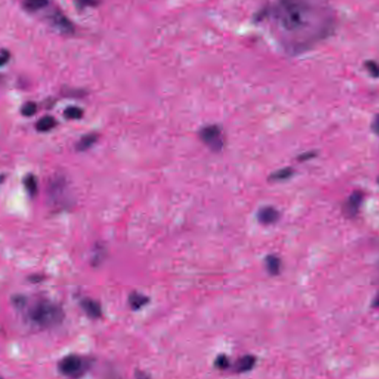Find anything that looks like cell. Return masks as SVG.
<instances>
[{"instance_id":"6da1fadb","label":"cell","mask_w":379,"mask_h":379,"mask_svg":"<svg viewBox=\"0 0 379 379\" xmlns=\"http://www.w3.org/2000/svg\"><path fill=\"white\" fill-rule=\"evenodd\" d=\"M256 20L267 23L278 42L289 53L308 50L333 28L328 7L308 1L271 3L258 12Z\"/></svg>"},{"instance_id":"7a4b0ae2","label":"cell","mask_w":379,"mask_h":379,"mask_svg":"<svg viewBox=\"0 0 379 379\" xmlns=\"http://www.w3.org/2000/svg\"><path fill=\"white\" fill-rule=\"evenodd\" d=\"M27 319L35 326L50 328L59 325L64 319L63 310L57 304L47 299L33 302L27 311Z\"/></svg>"},{"instance_id":"3957f363","label":"cell","mask_w":379,"mask_h":379,"mask_svg":"<svg viewBox=\"0 0 379 379\" xmlns=\"http://www.w3.org/2000/svg\"><path fill=\"white\" fill-rule=\"evenodd\" d=\"M90 367L88 359L82 356H66L59 361L58 369L59 373L66 378L76 379L80 378L87 372Z\"/></svg>"},{"instance_id":"277c9868","label":"cell","mask_w":379,"mask_h":379,"mask_svg":"<svg viewBox=\"0 0 379 379\" xmlns=\"http://www.w3.org/2000/svg\"><path fill=\"white\" fill-rule=\"evenodd\" d=\"M199 138L204 144L214 152L222 150L225 144V136L222 127L217 125H209L202 127L199 132Z\"/></svg>"},{"instance_id":"5b68a950","label":"cell","mask_w":379,"mask_h":379,"mask_svg":"<svg viewBox=\"0 0 379 379\" xmlns=\"http://www.w3.org/2000/svg\"><path fill=\"white\" fill-rule=\"evenodd\" d=\"M280 218V213L274 207L267 206L258 212V221L264 225H273Z\"/></svg>"},{"instance_id":"8992f818","label":"cell","mask_w":379,"mask_h":379,"mask_svg":"<svg viewBox=\"0 0 379 379\" xmlns=\"http://www.w3.org/2000/svg\"><path fill=\"white\" fill-rule=\"evenodd\" d=\"M81 307L86 314L92 319H98L102 316L100 305L91 299H83L80 302Z\"/></svg>"},{"instance_id":"52a82bcc","label":"cell","mask_w":379,"mask_h":379,"mask_svg":"<svg viewBox=\"0 0 379 379\" xmlns=\"http://www.w3.org/2000/svg\"><path fill=\"white\" fill-rule=\"evenodd\" d=\"M256 358L253 356L248 355L238 359L233 365L235 373L242 374L251 371L256 364Z\"/></svg>"},{"instance_id":"ba28073f","label":"cell","mask_w":379,"mask_h":379,"mask_svg":"<svg viewBox=\"0 0 379 379\" xmlns=\"http://www.w3.org/2000/svg\"><path fill=\"white\" fill-rule=\"evenodd\" d=\"M363 196L361 192H354L346 203L345 211L349 216H354L357 214L362 204Z\"/></svg>"},{"instance_id":"9c48e42d","label":"cell","mask_w":379,"mask_h":379,"mask_svg":"<svg viewBox=\"0 0 379 379\" xmlns=\"http://www.w3.org/2000/svg\"><path fill=\"white\" fill-rule=\"evenodd\" d=\"M265 266L270 274L276 276L280 273L282 261L275 255H269L265 259Z\"/></svg>"},{"instance_id":"30bf717a","label":"cell","mask_w":379,"mask_h":379,"mask_svg":"<svg viewBox=\"0 0 379 379\" xmlns=\"http://www.w3.org/2000/svg\"><path fill=\"white\" fill-rule=\"evenodd\" d=\"M128 301L132 309L139 310L148 303L149 299L139 293H133L129 296Z\"/></svg>"},{"instance_id":"8fae6325","label":"cell","mask_w":379,"mask_h":379,"mask_svg":"<svg viewBox=\"0 0 379 379\" xmlns=\"http://www.w3.org/2000/svg\"><path fill=\"white\" fill-rule=\"evenodd\" d=\"M53 21L55 25L59 30H62L65 33H68V32H71L73 30L71 23L61 13H56V14L53 15Z\"/></svg>"},{"instance_id":"7c38bea8","label":"cell","mask_w":379,"mask_h":379,"mask_svg":"<svg viewBox=\"0 0 379 379\" xmlns=\"http://www.w3.org/2000/svg\"><path fill=\"white\" fill-rule=\"evenodd\" d=\"M56 125V121L51 116H44L36 122V128L38 131H48Z\"/></svg>"},{"instance_id":"4fadbf2b","label":"cell","mask_w":379,"mask_h":379,"mask_svg":"<svg viewBox=\"0 0 379 379\" xmlns=\"http://www.w3.org/2000/svg\"><path fill=\"white\" fill-rule=\"evenodd\" d=\"M24 185L30 196H33L37 192L38 184L36 177L33 175L29 174L24 177Z\"/></svg>"},{"instance_id":"5bb4252c","label":"cell","mask_w":379,"mask_h":379,"mask_svg":"<svg viewBox=\"0 0 379 379\" xmlns=\"http://www.w3.org/2000/svg\"><path fill=\"white\" fill-rule=\"evenodd\" d=\"M294 174V170L291 168H286L281 169L278 171L275 172L274 173L271 175L270 179L274 182H279V181L285 180L289 179L291 176Z\"/></svg>"},{"instance_id":"9a60e30c","label":"cell","mask_w":379,"mask_h":379,"mask_svg":"<svg viewBox=\"0 0 379 379\" xmlns=\"http://www.w3.org/2000/svg\"><path fill=\"white\" fill-rule=\"evenodd\" d=\"M96 138H97V136L95 134H92V133L85 135V136L82 137V139L79 141L76 148H77L79 150H87V149L90 148V147L96 142Z\"/></svg>"},{"instance_id":"2e32d148","label":"cell","mask_w":379,"mask_h":379,"mask_svg":"<svg viewBox=\"0 0 379 379\" xmlns=\"http://www.w3.org/2000/svg\"><path fill=\"white\" fill-rule=\"evenodd\" d=\"M64 115L67 119H80L83 115V110L76 106H69L64 110Z\"/></svg>"},{"instance_id":"e0dca14e","label":"cell","mask_w":379,"mask_h":379,"mask_svg":"<svg viewBox=\"0 0 379 379\" xmlns=\"http://www.w3.org/2000/svg\"><path fill=\"white\" fill-rule=\"evenodd\" d=\"M47 4H48V1H38L37 0V1H24V2L23 3V5H24V7H25L27 10L34 11V10H39V9L45 7Z\"/></svg>"},{"instance_id":"ac0fdd59","label":"cell","mask_w":379,"mask_h":379,"mask_svg":"<svg viewBox=\"0 0 379 379\" xmlns=\"http://www.w3.org/2000/svg\"><path fill=\"white\" fill-rule=\"evenodd\" d=\"M37 110L36 104L33 102H27L21 107V112L24 116H31Z\"/></svg>"},{"instance_id":"d6986e66","label":"cell","mask_w":379,"mask_h":379,"mask_svg":"<svg viewBox=\"0 0 379 379\" xmlns=\"http://www.w3.org/2000/svg\"><path fill=\"white\" fill-rule=\"evenodd\" d=\"M365 67L368 70L371 76L374 77H379V64L374 61H368L365 63Z\"/></svg>"},{"instance_id":"ffe728a7","label":"cell","mask_w":379,"mask_h":379,"mask_svg":"<svg viewBox=\"0 0 379 379\" xmlns=\"http://www.w3.org/2000/svg\"><path fill=\"white\" fill-rule=\"evenodd\" d=\"M216 368L220 370L228 369L230 367L229 359L226 356H219L215 362Z\"/></svg>"},{"instance_id":"44dd1931","label":"cell","mask_w":379,"mask_h":379,"mask_svg":"<svg viewBox=\"0 0 379 379\" xmlns=\"http://www.w3.org/2000/svg\"><path fill=\"white\" fill-rule=\"evenodd\" d=\"M10 59V53L6 49L2 48L1 50V56H0V63L3 65Z\"/></svg>"},{"instance_id":"7402d4cb","label":"cell","mask_w":379,"mask_h":379,"mask_svg":"<svg viewBox=\"0 0 379 379\" xmlns=\"http://www.w3.org/2000/svg\"><path fill=\"white\" fill-rule=\"evenodd\" d=\"M371 128H372L373 131H374L377 136H379V114H377V116L374 117L372 124H371Z\"/></svg>"},{"instance_id":"603a6c76","label":"cell","mask_w":379,"mask_h":379,"mask_svg":"<svg viewBox=\"0 0 379 379\" xmlns=\"http://www.w3.org/2000/svg\"><path fill=\"white\" fill-rule=\"evenodd\" d=\"M136 379H150L148 376L142 371H139L136 374Z\"/></svg>"},{"instance_id":"cb8c5ba5","label":"cell","mask_w":379,"mask_h":379,"mask_svg":"<svg viewBox=\"0 0 379 379\" xmlns=\"http://www.w3.org/2000/svg\"><path fill=\"white\" fill-rule=\"evenodd\" d=\"M313 156H314L313 153H308V154L303 155V156H301V159L302 160H305V159H309V158L313 157Z\"/></svg>"},{"instance_id":"d4e9b609","label":"cell","mask_w":379,"mask_h":379,"mask_svg":"<svg viewBox=\"0 0 379 379\" xmlns=\"http://www.w3.org/2000/svg\"><path fill=\"white\" fill-rule=\"evenodd\" d=\"M378 181H379V180Z\"/></svg>"}]
</instances>
